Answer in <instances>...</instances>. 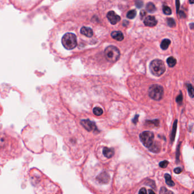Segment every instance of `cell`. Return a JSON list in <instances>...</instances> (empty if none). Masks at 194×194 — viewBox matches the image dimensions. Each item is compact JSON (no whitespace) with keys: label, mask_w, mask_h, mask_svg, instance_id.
<instances>
[{"label":"cell","mask_w":194,"mask_h":194,"mask_svg":"<svg viewBox=\"0 0 194 194\" xmlns=\"http://www.w3.org/2000/svg\"><path fill=\"white\" fill-rule=\"evenodd\" d=\"M154 137V134L149 131H144L140 135V139L141 142L147 148H149L153 144Z\"/></svg>","instance_id":"cell-6"},{"label":"cell","mask_w":194,"mask_h":194,"mask_svg":"<svg viewBox=\"0 0 194 194\" xmlns=\"http://www.w3.org/2000/svg\"><path fill=\"white\" fill-rule=\"evenodd\" d=\"M165 182H166V183L170 186V187H172V186H174L175 185V183L174 182H173L172 179V178L170 176V175L168 174H166L165 175Z\"/></svg>","instance_id":"cell-16"},{"label":"cell","mask_w":194,"mask_h":194,"mask_svg":"<svg viewBox=\"0 0 194 194\" xmlns=\"http://www.w3.org/2000/svg\"><path fill=\"white\" fill-rule=\"evenodd\" d=\"M146 9H147V10L149 13H153L156 10L155 5L151 2H149L148 3H147Z\"/></svg>","instance_id":"cell-17"},{"label":"cell","mask_w":194,"mask_h":194,"mask_svg":"<svg viewBox=\"0 0 194 194\" xmlns=\"http://www.w3.org/2000/svg\"><path fill=\"white\" fill-rule=\"evenodd\" d=\"M187 87L188 89V92L189 93V95L191 97H194V87L191 84H187Z\"/></svg>","instance_id":"cell-20"},{"label":"cell","mask_w":194,"mask_h":194,"mask_svg":"<svg viewBox=\"0 0 194 194\" xmlns=\"http://www.w3.org/2000/svg\"><path fill=\"white\" fill-rule=\"evenodd\" d=\"M103 154L105 157L107 158H111L114 155V150L113 149L108 148H104L103 149Z\"/></svg>","instance_id":"cell-13"},{"label":"cell","mask_w":194,"mask_h":194,"mask_svg":"<svg viewBox=\"0 0 194 194\" xmlns=\"http://www.w3.org/2000/svg\"><path fill=\"white\" fill-rule=\"evenodd\" d=\"M163 12L166 15H170L172 14V10L171 9L166 6H164L163 7Z\"/></svg>","instance_id":"cell-23"},{"label":"cell","mask_w":194,"mask_h":194,"mask_svg":"<svg viewBox=\"0 0 194 194\" xmlns=\"http://www.w3.org/2000/svg\"><path fill=\"white\" fill-rule=\"evenodd\" d=\"M22 152L21 144L18 138L4 132L0 133V158L13 159L21 157Z\"/></svg>","instance_id":"cell-1"},{"label":"cell","mask_w":194,"mask_h":194,"mask_svg":"<svg viewBox=\"0 0 194 194\" xmlns=\"http://www.w3.org/2000/svg\"><path fill=\"white\" fill-rule=\"evenodd\" d=\"M167 23L168 25L169 26L171 27H174L176 25L175 24V22L172 19V18H168L167 20Z\"/></svg>","instance_id":"cell-24"},{"label":"cell","mask_w":194,"mask_h":194,"mask_svg":"<svg viewBox=\"0 0 194 194\" xmlns=\"http://www.w3.org/2000/svg\"><path fill=\"white\" fill-rule=\"evenodd\" d=\"M111 35L112 38L118 41H122L124 39V35L123 33L119 31H112Z\"/></svg>","instance_id":"cell-11"},{"label":"cell","mask_w":194,"mask_h":194,"mask_svg":"<svg viewBox=\"0 0 194 194\" xmlns=\"http://www.w3.org/2000/svg\"><path fill=\"white\" fill-rule=\"evenodd\" d=\"M170 43H171V42L169 39H165L162 41V42L161 43V48L164 50H166V49H168Z\"/></svg>","instance_id":"cell-15"},{"label":"cell","mask_w":194,"mask_h":194,"mask_svg":"<svg viewBox=\"0 0 194 194\" xmlns=\"http://www.w3.org/2000/svg\"><path fill=\"white\" fill-rule=\"evenodd\" d=\"M149 194H151V193H153V194H154V193H154V191H152V190H149Z\"/></svg>","instance_id":"cell-36"},{"label":"cell","mask_w":194,"mask_h":194,"mask_svg":"<svg viewBox=\"0 0 194 194\" xmlns=\"http://www.w3.org/2000/svg\"><path fill=\"white\" fill-rule=\"evenodd\" d=\"M167 63L169 65V67H174L176 63V60L172 56H170L167 59Z\"/></svg>","instance_id":"cell-18"},{"label":"cell","mask_w":194,"mask_h":194,"mask_svg":"<svg viewBox=\"0 0 194 194\" xmlns=\"http://www.w3.org/2000/svg\"><path fill=\"white\" fill-rule=\"evenodd\" d=\"M149 96L154 100H160L164 96V91L163 87L158 84H154L151 86L148 90Z\"/></svg>","instance_id":"cell-5"},{"label":"cell","mask_w":194,"mask_h":194,"mask_svg":"<svg viewBox=\"0 0 194 194\" xmlns=\"http://www.w3.org/2000/svg\"><path fill=\"white\" fill-rule=\"evenodd\" d=\"M149 68L151 74L155 76H161L166 70L164 63L160 59H155L151 61Z\"/></svg>","instance_id":"cell-2"},{"label":"cell","mask_w":194,"mask_h":194,"mask_svg":"<svg viewBox=\"0 0 194 194\" xmlns=\"http://www.w3.org/2000/svg\"><path fill=\"white\" fill-rule=\"evenodd\" d=\"M97 180L102 183H107L110 180V176L106 172L101 173L97 178Z\"/></svg>","instance_id":"cell-10"},{"label":"cell","mask_w":194,"mask_h":194,"mask_svg":"<svg viewBox=\"0 0 194 194\" xmlns=\"http://www.w3.org/2000/svg\"><path fill=\"white\" fill-rule=\"evenodd\" d=\"M3 111V108H2V106L1 104H0V116L2 114Z\"/></svg>","instance_id":"cell-34"},{"label":"cell","mask_w":194,"mask_h":194,"mask_svg":"<svg viewBox=\"0 0 194 194\" xmlns=\"http://www.w3.org/2000/svg\"><path fill=\"white\" fill-rule=\"evenodd\" d=\"M144 23L145 26L149 27H153L155 26L157 23V21L153 16H148L146 17L144 21Z\"/></svg>","instance_id":"cell-9"},{"label":"cell","mask_w":194,"mask_h":194,"mask_svg":"<svg viewBox=\"0 0 194 194\" xmlns=\"http://www.w3.org/2000/svg\"><path fill=\"white\" fill-rule=\"evenodd\" d=\"M136 14H137V12L135 10H131L127 13V17L128 19H130V20L133 19L134 18H135V17L136 16Z\"/></svg>","instance_id":"cell-19"},{"label":"cell","mask_w":194,"mask_h":194,"mask_svg":"<svg viewBox=\"0 0 194 194\" xmlns=\"http://www.w3.org/2000/svg\"><path fill=\"white\" fill-rule=\"evenodd\" d=\"M135 4L138 8H141L143 6V2L141 0H137L135 2Z\"/></svg>","instance_id":"cell-27"},{"label":"cell","mask_w":194,"mask_h":194,"mask_svg":"<svg viewBox=\"0 0 194 194\" xmlns=\"http://www.w3.org/2000/svg\"><path fill=\"white\" fill-rule=\"evenodd\" d=\"M182 100H183V95L182 93L180 92V95L178 96L176 98V101L179 104H181L182 103Z\"/></svg>","instance_id":"cell-26"},{"label":"cell","mask_w":194,"mask_h":194,"mask_svg":"<svg viewBox=\"0 0 194 194\" xmlns=\"http://www.w3.org/2000/svg\"><path fill=\"white\" fill-rule=\"evenodd\" d=\"M146 193H147V190L145 188H143L139 191V194H146Z\"/></svg>","instance_id":"cell-31"},{"label":"cell","mask_w":194,"mask_h":194,"mask_svg":"<svg viewBox=\"0 0 194 194\" xmlns=\"http://www.w3.org/2000/svg\"><path fill=\"white\" fill-rule=\"evenodd\" d=\"M145 14H146V12H145L144 10L141 11V13H140V16H141V18H143V17L145 16Z\"/></svg>","instance_id":"cell-33"},{"label":"cell","mask_w":194,"mask_h":194,"mask_svg":"<svg viewBox=\"0 0 194 194\" xmlns=\"http://www.w3.org/2000/svg\"><path fill=\"white\" fill-rule=\"evenodd\" d=\"M176 125H177V120H175L173 125L172 132L171 134V140L172 141L174 140L175 136V133H176Z\"/></svg>","instance_id":"cell-21"},{"label":"cell","mask_w":194,"mask_h":194,"mask_svg":"<svg viewBox=\"0 0 194 194\" xmlns=\"http://www.w3.org/2000/svg\"><path fill=\"white\" fill-rule=\"evenodd\" d=\"M105 55L109 62L115 63L120 58V51L116 47L110 46L105 49Z\"/></svg>","instance_id":"cell-3"},{"label":"cell","mask_w":194,"mask_h":194,"mask_svg":"<svg viewBox=\"0 0 194 194\" xmlns=\"http://www.w3.org/2000/svg\"><path fill=\"white\" fill-rule=\"evenodd\" d=\"M81 33L87 37L91 38L93 35V30L91 28L84 26L81 29Z\"/></svg>","instance_id":"cell-12"},{"label":"cell","mask_w":194,"mask_h":194,"mask_svg":"<svg viewBox=\"0 0 194 194\" xmlns=\"http://www.w3.org/2000/svg\"><path fill=\"white\" fill-rule=\"evenodd\" d=\"M107 18L112 25H115L120 21V17L117 15L114 11L109 12L107 14Z\"/></svg>","instance_id":"cell-8"},{"label":"cell","mask_w":194,"mask_h":194,"mask_svg":"<svg viewBox=\"0 0 194 194\" xmlns=\"http://www.w3.org/2000/svg\"><path fill=\"white\" fill-rule=\"evenodd\" d=\"M179 16L180 18H185L186 17L185 14L183 12H179Z\"/></svg>","instance_id":"cell-32"},{"label":"cell","mask_w":194,"mask_h":194,"mask_svg":"<svg viewBox=\"0 0 194 194\" xmlns=\"http://www.w3.org/2000/svg\"><path fill=\"white\" fill-rule=\"evenodd\" d=\"M93 113L97 116H100L103 114V110L99 107H95L93 109Z\"/></svg>","instance_id":"cell-22"},{"label":"cell","mask_w":194,"mask_h":194,"mask_svg":"<svg viewBox=\"0 0 194 194\" xmlns=\"http://www.w3.org/2000/svg\"><path fill=\"white\" fill-rule=\"evenodd\" d=\"M190 27H191V29H194V23H192V24H191V25H190Z\"/></svg>","instance_id":"cell-35"},{"label":"cell","mask_w":194,"mask_h":194,"mask_svg":"<svg viewBox=\"0 0 194 194\" xmlns=\"http://www.w3.org/2000/svg\"><path fill=\"white\" fill-rule=\"evenodd\" d=\"M179 0H176V11L177 12H178L179 11Z\"/></svg>","instance_id":"cell-30"},{"label":"cell","mask_w":194,"mask_h":194,"mask_svg":"<svg viewBox=\"0 0 194 194\" xmlns=\"http://www.w3.org/2000/svg\"><path fill=\"white\" fill-rule=\"evenodd\" d=\"M160 193V194H165V193H166V194H167V193H170V194H172V192L169 191H168V190H167L166 188L162 187V188H161Z\"/></svg>","instance_id":"cell-28"},{"label":"cell","mask_w":194,"mask_h":194,"mask_svg":"<svg viewBox=\"0 0 194 194\" xmlns=\"http://www.w3.org/2000/svg\"><path fill=\"white\" fill-rule=\"evenodd\" d=\"M81 125L83 127L89 131H97V128L95 123L90 121V120H82L81 121Z\"/></svg>","instance_id":"cell-7"},{"label":"cell","mask_w":194,"mask_h":194,"mask_svg":"<svg viewBox=\"0 0 194 194\" xmlns=\"http://www.w3.org/2000/svg\"><path fill=\"white\" fill-rule=\"evenodd\" d=\"M190 3H194V0H189Z\"/></svg>","instance_id":"cell-37"},{"label":"cell","mask_w":194,"mask_h":194,"mask_svg":"<svg viewBox=\"0 0 194 194\" xmlns=\"http://www.w3.org/2000/svg\"><path fill=\"white\" fill-rule=\"evenodd\" d=\"M62 42L63 46L67 50H72L77 45L76 35L71 33L65 34L62 38Z\"/></svg>","instance_id":"cell-4"},{"label":"cell","mask_w":194,"mask_h":194,"mask_svg":"<svg viewBox=\"0 0 194 194\" xmlns=\"http://www.w3.org/2000/svg\"><path fill=\"white\" fill-rule=\"evenodd\" d=\"M149 150L154 152H158L161 150V145L158 142H155L153 143L149 148H148Z\"/></svg>","instance_id":"cell-14"},{"label":"cell","mask_w":194,"mask_h":194,"mask_svg":"<svg viewBox=\"0 0 194 194\" xmlns=\"http://www.w3.org/2000/svg\"><path fill=\"white\" fill-rule=\"evenodd\" d=\"M182 171V169L180 168V167H177V168H176V169H174V172H175V173L178 174L181 173Z\"/></svg>","instance_id":"cell-29"},{"label":"cell","mask_w":194,"mask_h":194,"mask_svg":"<svg viewBox=\"0 0 194 194\" xmlns=\"http://www.w3.org/2000/svg\"><path fill=\"white\" fill-rule=\"evenodd\" d=\"M169 164V162L167 161H164L160 163L159 165L161 168H166Z\"/></svg>","instance_id":"cell-25"}]
</instances>
